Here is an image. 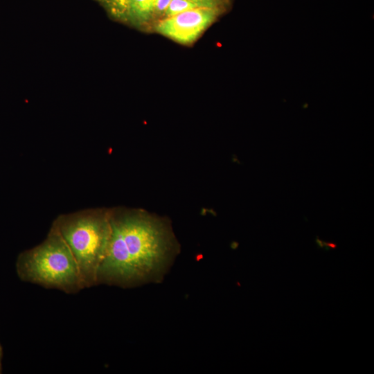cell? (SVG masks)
<instances>
[{"label": "cell", "mask_w": 374, "mask_h": 374, "mask_svg": "<svg viewBox=\"0 0 374 374\" xmlns=\"http://www.w3.org/2000/svg\"><path fill=\"white\" fill-rule=\"evenodd\" d=\"M171 0H155L154 17H161L164 13Z\"/></svg>", "instance_id": "9c48e42d"}, {"label": "cell", "mask_w": 374, "mask_h": 374, "mask_svg": "<svg viewBox=\"0 0 374 374\" xmlns=\"http://www.w3.org/2000/svg\"><path fill=\"white\" fill-rule=\"evenodd\" d=\"M155 0H130L128 21L142 26L154 17Z\"/></svg>", "instance_id": "5b68a950"}, {"label": "cell", "mask_w": 374, "mask_h": 374, "mask_svg": "<svg viewBox=\"0 0 374 374\" xmlns=\"http://www.w3.org/2000/svg\"><path fill=\"white\" fill-rule=\"evenodd\" d=\"M219 13L218 9L194 8L159 20L155 30L178 43L191 44L215 20Z\"/></svg>", "instance_id": "277c9868"}, {"label": "cell", "mask_w": 374, "mask_h": 374, "mask_svg": "<svg viewBox=\"0 0 374 374\" xmlns=\"http://www.w3.org/2000/svg\"><path fill=\"white\" fill-rule=\"evenodd\" d=\"M115 19L128 21L130 0H100Z\"/></svg>", "instance_id": "8992f818"}, {"label": "cell", "mask_w": 374, "mask_h": 374, "mask_svg": "<svg viewBox=\"0 0 374 374\" xmlns=\"http://www.w3.org/2000/svg\"><path fill=\"white\" fill-rule=\"evenodd\" d=\"M111 211L84 209L59 215L53 222L72 252L85 288L97 284V273L108 247Z\"/></svg>", "instance_id": "7a4b0ae2"}, {"label": "cell", "mask_w": 374, "mask_h": 374, "mask_svg": "<svg viewBox=\"0 0 374 374\" xmlns=\"http://www.w3.org/2000/svg\"><path fill=\"white\" fill-rule=\"evenodd\" d=\"M16 269L22 280L47 288L68 294L85 288L77 262L53 224L40 244L19 255Z\"/></svg>", "instance_id": "3957f363"}, {"label": "cell", "mask_w": 374, "mask_h": 374, "mask_svg": "<svg viewBox=\"0 0 374 374\" xmlns=\"http://www.w3.org/2000/svg\"><path fill=\"white\" fill-rule=\"evenodd\" d=\"M197 7L208 8L220 10L222 5L221 0H188Z\"/></svg>", "instance_id": "ba28073f"}, {"label": "cell", "mask_w": 374, "mask_h": 374, "mask_svg": "<svg viewBox=\"0 0 374 374\" xmlns=\"http://www.w3.org/2000/svg\"><path fill=\"white\" fill-rule=\"evenodd\" d=\"M108 247L97 273V284L122 286L154 277L166 266L170 240L164 226L137 211H112Z\"/></svg>", "instance_id": "6da1fadb"}, {"label": "cell", "mask_w": 374, "mask_h": 374, "mask_svg": "<svg viewBox=\"0 0 374 374\" xmlns=\"http://www.w3.org/2000/svg\"><path fill=\"white\" fill-rule=\"evenodd\" d=\"M194 8L197 6L188 0H171L163 17H169Z\"/></svg>", "instance_id": "52a82bcc"}, {"label": "cell", "mask_w": 374, "mask_h": 374, "mask_svg": "<svg viewBox=\"0 0 374 374\" xmlns=\"http://www.w3.org/2000/svg\"><path fill=\"white\" fill-rule=\"evenodd\" d=\"M1 348L0 347V368H1Z\"/></svg>", "instance_id": "30bf717a"}]
</instances>
